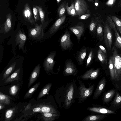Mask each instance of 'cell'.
<instances>
[{"mask_svg":"<svg viewBox=\"0 0 121 121\" xmlns=\"http://www.w3.org/2000/svg\"><path fill=\"white\" fill-rule=\"evenodd\" d=\"M99 48L101 51L106 54L107 53V52L105 48L103 46L100 45L99 46Z\"/></svg>","mask_w":121,"mask_h":121,"instance_id":"cell-47","label":"cell"},{"mask_svg":"<svg viewBox=\"0 0 121 121\" xmlns=\"http://www.w3.org/2000/svg\"><path fill=\"white\" fill-rule=\"evenodd\" d=\"M41 82H39L35 84L26 93L24 96V99L30 98L34 92L36 91L39 86Z\"/></svg>","mask_w":121,"mask_h":121,"instance_id":"cell-26","label":"cell"},{"mask_svg":"<svg viewBox=\"0 0 121 121\" xmlns=\"http://www.w3.org/2000/svg\"><path fill=\"white\" fill-rule=\"evenodd\" d=\"M70 37V34L67 31L62 36L60 40V45L63 49H67L71 47L72 43Z\"/></svg>","mask_w":121,"mask_h":121,"instance_id":"cell-9","label":"cell"},{"mask_svg":"<svg viewBox=\"0 0 121 121\" xmlns=\"http://www.w3.org/2000/svg\"><path fill=\"white\" fill-rule=\"evenodd\" d=\"M66 10L68 14L74 16L77 15L75 9L74 4L72 3L71 6L69 7L67 2L66 4Z\"/></svg>","mask_w":121,"mask_h":121,"instance_id":"cell-31","label":"cell"},{"mask_svg":"<svg viewBox=\"0 0 121 121\" xmlns=\"http://www.w3.org/2000/svg\"><path fill=\"white\" fill-rule=\"evenodd\" d=\"M87 109L90 111L102 114H112L114 113V112L112 110L101 107H89Z\"/></svg>","mask_w":121,"mask_h":121,"instance_id":"cell-19","label":"cell"},{"mask_svg":"<svg viewBox=\"0 0 121 121\" xmlns=\"http://www.w3.org/2000/svg\"><path fill=\"white\" fill-rule=\"evenodd\" d=\"M105 22L108 25L111 29L114 30L115 36L117 32V29L116 25L111 17L107 16Z\"/></svg>","mask_w":121,"mask_h":121,"instance_id":"cell-33","label":"cell"},{"mask_svg":"<svg viewBox=\"0 0 121 121\" xmlns=\"http://www.w3.org/2000/svg\"><path fill=\"white\" fill-rule=\"evenodd\" d=\"M97 57L102 64H107L108 60L106 54L103 52L99 48L97 52Z\"/></svg>","mask_w":121,"mask_h":121,"instance_id":"cell-30","label":"cell"},{"mask_svg":"<svg viewBox=\"0 0 121 121\" xmlns=\"http://www.w3.org/2000/svg\"><path fill=\"white\" fill-rule=\"evenodd\" d=\"M113 104L116 106L121 104V96L117 92L114 99L113 102Z\"/></svg>","mask_w":121,"mask_h":121,"instance_id":"cell-40","label":"cell"},{"mask_svg":"<svg viewBox=\"0 0 121 121\" xmlns=\"http://www.w3.org/2000/svg\"><path fill=\"white\" fill-rule=\"evenodd\" d=\"M4 104L1 103H0V110H1L3 109L4 108Z\"/></svg>","mask_w":121,"mask_h":121,"instance_id":"cell-49","label":"cell"},{"mask_svg":"<svg viewBox=\"0 0 121 121\" xmlns=\"http://www.w3.org/2000/svg\"><path fill=\"white\" fill-rule=\"evenodd\" d=\"M74 4L77 15L80 16L90 12L88 5L85 0H76Z\"/></svg>","mask_w":121,"mask_h":121,"instance_id":"cell-5","label":"cell"},{"mask_svg":"<svg viewBox=\"0 0 121 121\" xmlns=\"http://www.w3.org/2000/svg\"><path fill=\"white\" fill-rule=\"evenodd\" d=\"M89 2H91L92 3H93L94 2L93 0H87Z\"/></svg>","mask_w":121,"mask_h":121,"instance_id":"cell-51","label":"cell"},{"mask_svg":"<svg viewBox=\"0 0 121 121\" xmlns=\"http://www.w3.org/2000/svg\"><path fill=\"white\" fill-rule=\"evenodd\" d=\"M118 6L119 7H121V0H120L119 2L118 3Z\"/></svg>","mask_w":121,"mask_h":121,"instance_id":"cell-50","label":"cell"},{"mask_svg":"<svg viewBox=\"0 0 121 121\" xmlns=\"http://www.w3.org/2000/svg\"><path fill=\"white\" fill-rule=\"evenodd\" d=\"M93 56L92 50L91 51L89 52L87 59L86 65V67H87L89 65L91 60Z\"/></svg>","mask_w":121,"mask_h":121,"instance_id":"cell-43","label":"cell"},{"mask_svg":"<svg viewBox=\"0 0 121 121\" xmlns=\"http://www.w3.org/2000/svg\"><path fill=\"white\" fill-rule=\"evenodd\" d=\"M111 17L115 23L117 29L121 35V19L114 16H111Z\"/></svg>","mask_w":121,"mask_h":121,"instance_id":"cell-36","label":"cell"},{"mask_svg":"<svg viewBox=\"0 0 121 121\" xmlns=\"http://www.w3.org/2000/svg\"><path fill=\"white\" fill-rule=\"evenodd\" d=\"M105 116L104 115H88L84 118L82 121H96L103 119Z\"/></svg>","mask_w":121,"mask_h":121,"instance_id":"cell-25","label":"cell"},{"mask_svg":"<svg viewBox=\"0 0 121 121\" xmlns=\"http://www.w3.org/2000/svg\"><path fill=\"white\" fill-rule=\"evenodd\" d=\"M18 108L16 106L7 109L5 111V121H10L15 116L18 112Z\"/></svg>","mask_w":121,"mask_h":121,"instance_id":"cell-18","label":"cell"},{"mask_svg":"<svg viewBox=\"0 0 121 121\" xmlns=\"http://www.w3.org/2000/svg\"><path fill=\"white\" fill-rule=\"evenodd\" d=\"M115 92V91L114 90H112L106 93L103 98V102L106 103L110 101L114 96Z\"/></svg>","mask_w":121,"mask_h":121,"instance_id":"cell-32","label":"cell"},{"mask_svg":"<svg viewBox=\"0 0 121 121\" xmlns=\"http://www.w3.org/2000/svg\"><path fill=\"white\" fill-rule=\"evenodd\" d=\"M99 0H95V4L96 6L98 7L99 5Z\"/></svg>","mask_w":121,"mask_h":121,"instance_id":"cell-48","label":"cell"},{"mask_svg":"<svg viewBox=\"0 0 121 121\" xmlns=\"http://www.w3.org/2000/svg\"><path fill=\"white\" fill-rule=\"evenodd\" d=\"M55 55V52H51L47 56L44 61L43 66L47 74H48L53 71L55 64L54 59Z\"/></svg>","mask_w":121,"mask_h":121,"instance_id":"cell-6","label":"cell"},{"mask_svg":"<svg viewBox=\"0 0 121 121\" xmlns=\"http://www.w3.org/2000/svg\"><path fill=\"white\" fill-rule=\"evenodd\" d=\"M77 72L76 67L73 64L70 62H66L64 70V74L65 76H75L77 74Z\"/></svg>","mask_w":121,"mask_h":121,"instance_id":"cell-11","label":"cell"},{"mask_svg":"<svg viewBox=\"0 0 121 121\" xmlns=\"http://www.w3.org/2000/svg\"><path fill=\"white\" fill-rule=\"evenodd\" d=\"M115 37V40L114 45L117 48L121 49V37L118 32Z\"/></svg>","mask_w":121,"mask_h":121,"instance_id":"cell-38","label":"cell"},{"mask_svg":"<svg viewBox=\"0 0 121 121\" xmlns=\"http://www.w3.org/2000/svg\"><path fill=\"white\" fill-rule=\"evenodd\" d=\"M38 8L41 21V23L43 24L44 23V13L42 8L41 6H38Z\"/></svg>","mask_w":121,"mask_h":121,"instance_id":"cell-42","label":"cell"},{"mask_svg":"<svg viewBox=\"0 0 121 121\" xmlns=\"http://www.w3.org/2000/svg\"><path fill=\"white\" fill-rule=\"evenodd\" d=\"M23 15L24 18L26 20L32 24L35 23V20L32 17L31 10L27 3H26L25 5Z\"/></svg>","mask_w":121,"mask_h":121,"instance_id":"cell-13","label":"cell"},{"mask_svg":"<svg viewBox=\"0 0 121 121\" xmlns=\"http://www.w3.org/2000/svg\"><path fill=\"white\" fill-rule=\"evenodd\" d=\"M112 55L110 58L113 64L115 72V80H121V56L114 45L112 48Z\"/></svg>","mask_w":121,"mask_h":121,"instance_id":"cell-1","label":"cell"},{"mask_svg":"<svg viewBox=\"0 0 121 121\" xmlns=\"http://www.w3.org/2000/svg\"><path fill=\"white\" fill-rule=\"evenodd\" d=\"M106 82V79L104 78H102L99 82L93 96L94 99L98 98L101 94L105 86Z\"/></svg>","mask_w":121,"mask_h":121,"instance_id":"cell-14","label":"cell"},{"mask_svg":"<svg viewBox=\"0 0 121 121\" xmlns=\"http://www.w3.org/2000/svg\"><path fill=\"white\" fill-rule=\"evenodd\" d=\"M104 22L100 17L96 29V34L99 41L102 42L103 40Z\"/></svg>","mask_w":121,"mask_h":121,"instance_id":"cell-15","label":"cell"},{"mask_svg":"<svg viewBox=\"0 0 121 121\" xmlns=\"http://www.w3.org/2000/svg\"><path fill=\"white\" fill-rule=\"evenodd\" d=\"M100 17L95 16L92 18L89 26V29L91 32L94 33L96 31Z\"/></svg>","mask_w":121,"mask_h":121,"instance_id":"cell-24","label":"cell"},{"mask_svg":"<svg viewBox=\"0 0 121 121\" xmlns=\"http://www.w3.org/2000/svg\"><path fill=\"white\" fill-rule=\"evenodd\" d=\"M38 6H34L33 8V12L34 19L35 22H37L39 19V14L38 8Z\"/></svg>","mask_w":121,"mask_h":121,"instance_id":"cell-41","label":"cell"},{"mask_svg":"<svg viewBox=\"0 0 121 121\" xmlns=\"http://www.w3.org/2000/svg\"><path fill=\"white\" fill-rule=\"evenodd\" d=\"M61 0H56L57 3L58 4L60 1Z\"/></svg>","mask_w":121,"mask_h":121,"instance_id":"cell-52","label":"cell"},{"mask_svg":"<svg viewBox=\"0 0 121 121\" xmlns=\"http://www.w3.org/2000/svg\"><path fill=\"white\" fill-rule=\"evenodd\" d=\"M12 26V16L11 14L9 13L7 15L6 20L4 24V33L6 34L9 32L11 30Z\"/></svg>","mask_w":121,"mask_h":121,"instance_id":"cell-21","label":"cell"},{"mask_svg":"<svg viewBox=\"0 0 121 121\" xmlns=\"http://www.w3.org/2000/svg\"><path fill=\"white\" fill-rule=\"evenodd\" d=\"M60 116L58 113H42L41 114L40 118L42 121H53L59 118Z\"/></svg>","mask_w":121,"mask_h":121,"instance_id":"cell-17","label":"cell"},{"mask_svg":"<svg viewBox=\"0 0 121 121\" xmlns=\"http://www.w3.org/2000/svg\"><path fill=\"white\" fill-rule=\"evenodd\" d=\"M40 70V65L38 64L35 67L30 76L28 88H29L38 78L39 75Z\"/></svg>","mask_w":121,"mask_h":121,"instance_id":"cell-12","label":"cell"},{"mask_svg":"<svg viewBox=\"0 0 121 121\" xmlns=\"http://www.w3.org/2000/svg\"><path fill=\"white\" fill-rule=\"evenodd\" d=\"M74 88V84L72 82L69 84L67 88L65 101V104L66 108H69L72 103Z\"/></svg>","mask_w":121,"mask_h":121,"instance_id":"cell-7","label":"cell"},{"mask_svg":"<svg viewBox=\"0 0 121 121\" xmlns=\"http://www.w3.org/2000/svg\"><path fill=\"white\" fill-rule=\"evenodd\" d=\"M16 65V62H14L11 64L6 70L2 77V80H4L9 77L10 74L14 70Z\"/></svg>","mask_w":121,"mask_h":121,"instance_id":"cell-27","label":"cell"},{"mask_svg":"<svg viewBox=\"0 0 121 121\" xmlns=\"http://www.w3.org/2000/svg\"><path fill=\"white\" fill-rule=\"evenodd\" d=\"M103 40L107 49L109 51L110 50L112 43V32L111 29L105 22L104 24Z\"/></svg>","mask_w":121,"mask_h":121,"instance_id":"cell-3","label":"cell"},{"mask_svg":"<svg viewBox=\"0 0 121 121\" xmlns=\"http://www.w3.org/2000/svg\"><path fill=\"white\" fill-rule=\"evenodd\" d=\"M116 0H108L106 3L107 6L111 7L113 6Z\"/></svg>","mask_w":121,"mask_h":121,"instance_id":"cell-45","label":"cell"},{"mask_svg":"<svg viewBox=\"0 0 121 121\" xmlns=\"http://www.w3.org/2000/svg\"><path fill=\"white\" fill-rule=\"evenodd\" d=\"M41 110L40 113H58V111L52 106L48 104L41 103Z\"/></svg>","mask_w":121,"mask_h":121,"instance_id":"cell-22","label":"cell"},{"mask_svg":"<svg viewBox=\"0 0 121 121\" xmlns=\"http://www.w3.org/2000/svg\"><path fill=\"white\" fill-rule=\"evenodd\" d=\"M69 29L77 36L79 42L84 30V26L81 25H77L70 27Z\"/></svg>","mask_w":121,"mask_h":121,"instance_id":"cell-20","label":"cell"},{"mask_svg":"<svg viewBox=\"0 0 121 121\" xmlns=\"http://www.w3.org/2000/svg\"><path fill=\"white\" fill-rule=\"evenodd\" d=\"M20 68L17 69L11 75L5 79L4 83L10 82L15 80H17L19 79Z\"/></svg>","mask_w":121,"mask_h":121,"instance_id":"cell-23","label":"cell"},{"mask_svg":"<svg viewBox=\"0 0 121 121\" xmlns=\"http://www.w3.org/2000/svg\"><path fill=\"white\" fill-rule=\"evenodd\" d=\"M109 67L111 78L112 80H115V72L113 64L111 58L109 59Z\"/></svg>","mask_w":121,"mask_h":121,"instance_id":"cell-34","label":"cell"},{"mask_svg":"<svg viewBox=\"0 0 121 121\" xmlns=\"http://www.w3.org/2000/svg\"><path fill=\"white\" fill-rule=\"evenodd\" d=\"M31 104L29 103L26 105L24 109L22 111V112L24 113L29 110L31 108Z\"/></svg>","mask_w":121,"mask_h":121,"instance_id":"cell-46","label":"cell"},{"mask_svg":"<svg viewBox=\"0 0 121 121\" xmlns=\"http://www.w3.org/2000/svg\"><path fill=\"white\" fill-rule=\"evenodd\" d=\"M26 39V35L20 30L17 33L15 38L16 43L18 45L19 49H23L24 48Z\"/></svg>","mask_w":121,"mask_h":121,"instance_id":"cell-10","label":"cell"},{"mask_svg":"<svg viewBox=\"0 0 121 121\" xmlns=\"http://www.w3.org/2000/svg\"><path fill=\"white\" fill-rule=\"evenodd\" d=\"M12 98L9 96L0 92V103L4 104L9 105L10 104V100Z\"/></svg>","mask_w":121,"mask_h":121,"instance_id":"cell-29","label":"cell"},{"mask_svg":"<svg viewBox=\"0 0 121 121\" xmlns=\"http://www.w3.org/2000/svg\"><path fill=\"white\" fill-rule=\"evenodd\" d=\"M18 85H14L12 86L9 88V92L10 94L13 96L15 95L19 89Z\"/></svg>","mask_w":121,"mask_h":121,"instance_id":"cell-39","label":"cell"},{"mask_svg":"<svg viewBox=\"0 0 121 121\" xmlns=\"http://www.w3.org/2000/svg\"><path fill=\"white\" fill-rule=\"evenodd\" d=\"M66 4L65 2L64 1L61 4L58 9V13L59 17L63 16L66 10Z\"/></svg>","mask_w":121,"mask_h":121,"instance_id":"cell-35","label":"cell"},{"mask_svg":"<svg viewBox=\"0 0 121 121\" xmlns=\"http://www.w3.org/2000/svg\"><path fill=\"white\" fill-rule=\"evenodd\" d=\"M99 68L95 70L92 69H90L81 75L80 78L84 80L95 79L99 75Z\"/></svg>","mask_w":121,"mask_h":121,"instance_id":"cell-8","label":"cell"},{"mask_svg":"<svg viewBox=\"0 0 121 121\" xmlns=\"http://www.w3.org/2000/svg\"><path fill=\"white\" fill-rule=\"evenodd\" d=\"M52 85V83H49L45 85L39 94L37 99H40L47 94L49 91Z\"/></svg>","mask_w":121,"mask_h":121,"instance_id":"cell-28","label":"cell"},{"mask_svg":"<svg viewBox=\"0 0 121 121\" xmlns=\"http://www.w3.org/2000/svg\"><path fill=\"white\" fill-rule=\"evenodd\" d=\"M91 16L90 14H86L80 16L78 18L80 20H85L88 19Z\"/></svg>","mask_w":121,"mask_h":121,"instance_id":"cell-44","label":"cell"},{"mask_svg":"<svg viewBox=\"0 0 121 121\" xmlns=\"http://www.w3.org/2000/svg\"><path fill=\"white\" fill-rule=\"evenodd\" d=\"M44 23L40 25L36 24L34 28H30L29 31L30 36L35 39L39 40L42 39L44 36Z\"/></svg>","mask_w":121,"mask_h":121,"instance_id":"cell-4","label":"cell"},{"mask_svg":"<svg viewBox=\"0 0 121 121\" xmlns=\"http://www.w3.org/2000/svg\"><path fill=\"white\" fill-rule=\"evenodd\" d=\"M79 84L78 89V97L79 102L81 103L84 101L91 95L95 87V85H92L87 88L81 81H79Z\"/></svg>","mask_w":121,"mask_h":121,"instance_id":"cell-2","label":"cell"},{"mask_svg":"<svg viewBox=\"0 0 121 121\" xmlns=\"http://www.w3.org/2000/svg\"><path fill=\"white\" fill-rule=\"evenodd\" d=\"M86 48L83 49L80 52L78 57V60L80 65L82 64L83 61L86 56Z\"/></svg>","mask_w":121,"mask_h":121,"instance_id":"cell-37","label":"cell"},{"mask_svg":"<svg viewBox=\"0 0 121 121\" xmlns=\"http://www.w3.org/2000/svg\"><path fill=\"white\" fill-rule=\"evenodd\" d=\"M66 17L64 15L57 19L54 22L49 30V33L52 34L55 33L58 29L60 26L64 22Z\"/></svg>","mask_w":121,"mask_h":121,"instance_id":"cell-16","label":"cell"}]
</instances>
